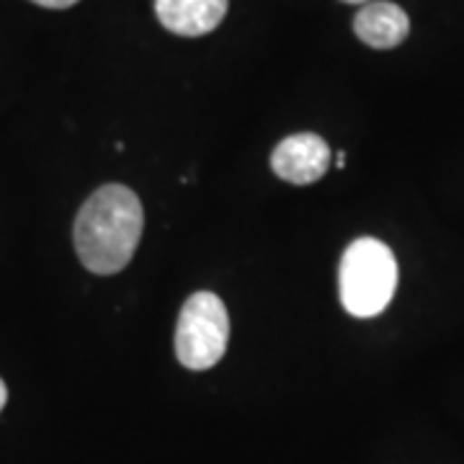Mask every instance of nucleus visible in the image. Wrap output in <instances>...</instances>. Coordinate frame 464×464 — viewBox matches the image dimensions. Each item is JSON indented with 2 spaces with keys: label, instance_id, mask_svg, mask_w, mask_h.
<instances>
[{
  "label": "nucleus",
  "instance_id": "f257e3e1",
  "mask_svg": "<svg viewBox=\"0 0 464 464\" xmlns=\"http://www.w3.org/2000/svg\"><path fill=\"white\" fill-rule=\"evenodd\" d=\"M145 212L132 188L106 183L93 191L75 217V253L99 276L119 274L132 261L142 237Z\"/></svg>",
  "mask_w": 464,
  "mask_h": 464
},
{
  "label": "nucleus",
  "instance_id": "f03ea898",
  "mask_svg": "<svg viewBox=\"0 0 464 464\" xmlns=\"http://www.w3.org/2000/svg\"><path fill=\"white\" fill-rule=\"evenodd\" d=\"M395 289L398 261L390 246L377 237L353 240L338 268V292L348 315L377 317L392 302Z\"/></svg>",
  "mask_w": 464,
  "mask_h": 464
},
{
  "label": "nucleus",
  "instance_id": "7ed1b4c3",
  "mask_svg": "<svg viewBox=\"0 0 464 464\" xmlns=\"http://www.w3.org/2000/svg\"><path fill=\"white\" fill-rule=\"evenodd\" d=\"M230 341V315L215 292L186 299L176 323V356L186 369L204 372L225 356Z\"/></svg>",
  "mask_w": 464,
  "mask_h": 464
},
{
  "label": "nucleus",
  "instance_id": "20e7f679",
  "mask_svg": "<svg viewBox=\"0 0 464 464\" xmlns=\"http://www.w3.org/2000/svg\"><path fill=\"white\" fill-rule=\"evenodd\" d=\"M331 166V148L323 137L310 132L292 134L271 152L274 173L286 183L310 186L320 181Z\"/></svg>",
  "mask_w": 464,
  "mask_h": 464
},
{
  "label": "nucleus",
  "instance_id": "39448f33",
  "mask_svg": "<svg viewBox=\"0 0 464 464\" xmlns=\"http://www.w3.org/2000/svg\"><path fill=\"white\" fill-rule=\"evenodd\" d=\"M155 14L168 32L179 36H204L222 24L227 0H155Z\"/></svg>",
  "mask_w": 464,
  "mask_h": 464
},
{
  "label": "nucleus",
  "instance_id": "423d86ee",
  "mask_svg": "<svg viewBox=\"0 0 464 464\" xmlns=\"http://www.w3.org/2000/svg\"><path fill=\"white\" fill-rule=\"evenodd\" d=\"M353 32L366 47L392 50V47L405 42V36L411 32V18L395 3L374 0V3H366L364 8L356 14Z\"/></svg>",
  "mask_w": 464,
  "mask_h": 464
},
{
  "label": "nucleus",
  "instance_id": "0eeeda50",
  "mask_svg": "<svg viewBox=\"0 0 464 464\" xmlns=\"http://www.w3.org/2000/svg\"><path fill=\"white\" fill-rule=\"evenodd\" d=\"M36 5H44V8H54V11H60V8H70V5H75L78 0H32Z\"/></svg>",
  "mask_w": 464,
  "mask_h": 464
},
{
  "label": "nucleus",
  "instance_id": "6e6552de",
  "mask_svg": "<svg viewBox=\"0 0 464 464\" xmlns=\"http://www.w3.org/2000/svg\"><path fill=\"white\" fill-rule=\"evenodd\" d=\"M5 400H8V390H5V382L0 380V411L5 408Z\"/></svg>",
  "mask_w": 464,
  "mask_h": 464
},
{
  "label": "nucleus",
  "instance_id": "1a4fd4ad",
  "mask_svg": "<svg viewBox=\"0 0 464 464\" xmlns=\"http://www.w3.org/2000/svg\"><path fill=\"white\" fill-rule=\"evenodd\" d=\"M335 166H338V168H346V152H341V155L335 158Z\"/></svg>",
  "mask_w": 464,
  "mask_h": 464
},
{
  "label": "nucleus",
  "instance_id": "9d476101",
  "mask_svg": "<svg viewBox=\"0 0 464 464\" xmlns=\"http://www.w3.org/2000/svg\"><path fill=\"white\" fill-rule=\"evenodd\" d=\"M343 3H369V0H343Z\"/></svg>",
  "mask_w": 464,
  "mask_h": 464
}]
</instances>
